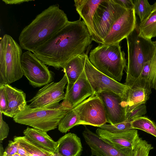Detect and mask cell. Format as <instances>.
Here are the masks:
<instances>
[{
  "label": "cell",
  "mask_w": 156,
  "mask_h": 156,
  "mask_svg": "<svg viewBox=\"0 0 156 156\" xmlns=\"http://www.w3.org/2000/svg\"><path fill=\"white\" fill-rule=\"evenodd\" d=\"M132 121L126 120L123 122L113 125L105 124L98 127L107 130L113 133H119L134 129L132 126Z\"/></svg>",
  "instance_id": "cell-28"
},
{
  "label": "cell",
  "mask_w": 156,
  "mask_h": 156,
  "mask_svg": "<svg viewBox=\"0 0 156 156\" xmlns=\"http://www.w3.org/2000/svg\"><path fill=\"white\" fill-rule=\"evenodd\" d=\"M22 156L17 153V154H15L12 155H7V156Z\"/></svg>",
  "instance_id": "cell-40"
},
{
  "label": "cell",
  "mask_w": 156,
  "mask_h": 156,
  "mask_svg": "<svg viewBox=\"0 0 156 156\" xmlns=\"http://www.w3.org/2000/svg\"><path fill=\"white\" fill-rule=\"evenodd\" d=\"M68 83L65 74L58 82H52L40 89L28 102L27 106L32 108H45L55 106L65 98L64 89Z\"/></svg>",
  "instance_id": "cell-10"
},
{
  "label": "cell",
  "mask_w": 156,
  "mask_h": 156,
  "mask_svg": "<svg viewBox=\"0 0 156 156\" xmlns=\"http://www.w3.org/2000/svg\"><path fill=\"white\" fill-rule=\"evenodd\" d=\"M30 0H2L6 4L18 5L20 4L25 2H28L30 1H34Z\"/></svg>",
  "instance_id": "cell-37"
},
{
  "label": "cell",
  "mask_w": 156,
  "mask_h": 156,
  "mask_svg": "<svg viewBox=\"0 0 156 156\" xmlns=\"http://www.w3.org/2000/svg\"></svg>",
  "instance_id": "cell-42"
},
{
  "label": "cell",
  "mask_w": 156,
  "mask_h": 156,
  "mask_svg": "<svg viewBox=\"0 0 156 156\" xmlns=\"http://www.w3.org/2000/svg\"></svg>",
  "instance_id": "cell-43"
},
{
  "label": "cell",
  "mask_w": 156,
  "mask_h": 156,
  "mask_svg": "<svg viewBox=\"0 0 156 156\" xmlns=\"http://www.w3.org/2000/svg\"><path fill=\"white\" fill-rule=\"evenodd\" d=\"M136 23L134 9H127L113 24L103 44L120 43L136 29Z\"/></svg>",
  "instance_id": "cell-13"
},
{
  "label": "cell",
  "mask_w": 156,
  "mask_h": 156,
  "mask_svg": "<svg viewBox=\"0 0 156 156\" xmlns=\"http://www.w3.org/2000/svg\"><path fill=\"white\" fill-rule=\"evenodd\" d=\"M8 108L3 114L13 118L19 112L26 108L27 104L26 95L22 90L12 87L9 84H5Z\"/></svg>",
  "instance_id": "cell-19"
},
{
  "label": "cell",
  "mask_w": 156,
  "mask_h": 156,
  "mask_svg": "<svg viewBox=\"0 0 156 156\" xmlns=\"http://www.w3.org/2000/svg\"><path fill=\"white\" fill-rule=\"evenodd\" d=\"M56 142L55 153L60 156H80L81 154L83 147L80 139L75 134L69 133Z\"/></svg>",
  "instance_id": "cell-20"
},
{
  "label": "cell",
  "mask_w": 156,
  "mask_h": 156,
  "mask_svg": "<svg viewBox=\"0 0 156 156\" xmlns=\"http://www.w3.org/2000/svg\"><path fill=\"white\" fill-rule=\"evenodd\" d=\"M82 134L91 149L92 156H133L134 153H127L115 148L86 127Z\"/></svg>",
  "instance_id": "cell-17"
},
{
  "label": "cell",
  "mask_w": 156,
  "mask_h": 156,
  "mask_svg": "<svg viewBox=\"0 0 156 156\" xmlns=\"http://www.w3.org/2000/svg\"><path fill=\"white\" fill-rule=\"evenodd\" d=\"M96 133L111 145L122 152L133 154V150L140 138L137 131L134 129L119 133H113L98 128Z\"/></svg>",
  "instance_id": "cell-14"
},
{
  "label": "cell",
  "mask_w": 156,
  "mask_h": 156,
  "mask_svg": "<svg viewBox=\"0 0 156 156\" xmlns=\"http://www.w3.org/2000/svg\"><path fill=\"white\" fill-rule=\"evenodd\" d=\"M124 84L128 88L125 98L122 100V105L126 114L139 105L146 103L151 93L152 88L148 80L140 76L136 78L126 77Z\"/></svg>",
  "instance_id": "cell-12"
},
{
  "label": "cell",
  "mask_w": 156,
  "mask_h": 156,
  "mask_svg": "<svg viewBox=\"0 0 156 156\" xmlns=\"http://www.w3.org/2000/svg\"><path fill=\"white\" fill-rule=\"evenodd\" d=\"M103 105L107 122L115 124L126 120L125 109L122 106V98L111 92H102L94 93Z\"/></svg>",
  "instance_id": "cell-15"
},
{
  "label": "cell",
  "mask_w": 156,
  "mask_h": 156,
  "mask_svg": "<svg viewBox=\"0 0 156 156\" xmlns=\"http://www.w3.org/2000/svg\"><path fill=\"white\" fill-rule=\"evenodd\" d=\"M127 9L113 0H103L99 5L93 18V28L99 44H103L113 24Z\"/></svg>",
  "instance_id": "cell-7"
},
{
  "label": "cell",
  "mask_w": 156,
  "mask_h": 156,
  "mask_svg": "<svg viewBox=\"0 0 156 156\" xmlns=\"http://www.w3.org/2000/svg\"><path fill=\"white\" fill-rule=\"evenodd\" d=\"M18 143L12 140L9 141L8 145L4 151L3 156L12 155L18 153Z\"/></svg>",
  "instance_id": "cell-34"
},
{
  "label": "cell",
  "mask_w": 156,
  "mask_h": 156,
  "mask_svg": "<svg viewBox=\"0 0 156 156\" xmlns=\"http://www.w3.org/2000/svg\"><path fill=\"white\" fill-rule=\"evenodd\" d=\"M9 128L8 125L3 119L2 113L0 111V143L6 138L8 135Z\"/></svg>",
  "instance_id": "cell-33"
},
{
  "label": "cell",
  "mask_w": 156,
  "mask_h": 156,
  "mask_svg": "<svg viewBox=\"0 0 156 156\" xmlns=\"http://www.w3.org/2000/svg\"><path fill=\"white\" fill-rule=\"evenodd\" d=\"M8 108L5 84H0V111L3 114L6 111Z\"/></svg>",
  "instance_id": "cell-32"
},
{
  "label": "cell",
  "mask_w": 156,
  "mask_h": 156,
  "mask_svg": "<svg viewBox=\"0 0 156 156\" xmlns=\"http://www.w3.org/2000/svg\"><path fill=\"white\" fill-rule=\"evenodd\" d=\"M153 149L151 144L140 138L133 150V156H149L150 151Z\"/></svg>",
  "instance_id": "cell-29"
},
{
  "label": "cell",
  "mask_w": 156,
  "mask_h": 156,
  "mask_svg": "<svg viewBox=\"0 0 156 156\" xmlns=\"http://www.w3.org/2000/svg\"><path fill=\"white\" fill-rule=\"evenodd\" d=\"M92 41L85 23L80 19L69 21L32 53L45 65L55 69H63L69 61L84 53Z\"/></svg>",
  "instance_id": "cell-1"
},
{
  "label": "cell",
  "mask_w": 156,
  "mask_h": 156,
  "mask_svg": "<svg viewBox=\"0 0 156 156\" xmlns=\"http://www.w3.org/2000/svg\"><path fill=\"white\" fill-rule=\"evenodd\" d=\"M87 55L83 53L78 55L71 59L66 65L63 69L68 79L66 90L72 87L84 70Z\"/></svg>",
  "instance_id": "cell-22"
},
{
  "label": "cell",
  "mask_w": 156,
  "mask_h": 156,
  "mask_svg": "<svg viewBox=\"0 0 156 156\" xmlns=\"http://www.w3.org/2000/svg\"><path fill=\"white\" fill-rule=\"evenodd\" d=\"M13 141L18 143L30 156H50L53 153L47 151L31 142L24 136H15Z\"/></svg>",
  "instance_id": "cell-24"
},
{
  "label": "cell",
  "mask_w": 156,
  "mask_h": 156,
  "mask_svg": "<svg viewBox=\"0 0 156 156\" xmlns=\"http://www.w3.org/2000/svg\"><path fill=\"white\" fill-rule=\"evenodd\" d=\"M50 156H60L58 154L56 153H54L51 154Z\"/></svg>",
  "instance_id": "cell-41"
},
{
  "label": "cell",
  "mask_w": 156,
  "mask_h": 156,
  "mask_svg": "<svg viewBox=\"0 0 156 156\" xmlns=\"http://www.w3.org/2000/svg\"><path fill=\"white\" fill-rule=\"evenodd\" d=\"M133 129L144 131L156 137V124L149 118L140 116L133 120L131 122Z\"/></svg>",
  "instance_id": "cell-25"
},
{
  "label": "cell",
  "mask_w": 156,
  "mask_h": 156,
  "mask_svg": "<svg viewBox=\"0 0 156 156\" xmlns=\"http://www.w3.org/2000/svg\"><path fill=\"white\" fill-rule=\"evenodd\" d=\"M4 151L3 148L2 146V145L1 143H0V156H3L4 153Z\"/></svg>",
  "instance_id": "cell-39"
},
{
  "label": "cell",
  "mask_w": 156,
  "mask_h": 156,
  "mask_svg": "<svg viewBox=\"0 0 156 156\" xmlns=\"http://www.w3.org/2000/svg\"><path fill=\"white\" fill-rule=\"evenodd\" d=\"M119 43L100 44L91 51L88 57L97 69L118 82L121 81L126 66L125 53Z\"/></svg>",
  "instance_id": "cell-3"
},
{
  "label": "cell",
  "mask_w": 156,
  "mask_h": 156,
  "mask_svg": "<svg viewBox=\"0 0 156 156\" xmlns=\"http://www.w3.org/2000/svg\"><path fill=\"white\" fill-rule=\"evenodd\" d=\"M69 22L58 4L50 6L22 30L19 37L21 48L32 52L43 45Z\"/></svg>",
  "instance_id": "cell-2"
},
{
  "label": "cell",
  "mask_w": 156,
  "mask_h": 156,
  "mask_svg": "<svg viewBox=\"0 0 156 156\" xmlns=\"http://www.w3.org/2000/svg\"><path fill=\"white\" fill-rule=\"evenodd\" d=\"M21 64L23 75L34 87H41L52 82L53 73L31 51L23 53Z\"/></svg>",
  "instance_id": "cell-8"
},
{
  "label": "cell",
  "mask_w": 156,
  "mask_h": 156,
  "mask_svg": "<svg viewBox=\"0 0 156 156\" xmlns=\"http://www.w3.org/2000/svg\"><path fill=\"white\" fill-rule=\"evenodd\" d=\"M17 154L22 156H30L25 149L19 143Z\"/></svg>",
  "instance_id": "cell-38"
},
{
  "label": "cell",
  "mask_w": 156,
  "mask_h": 156,
  "mask_svg": "<svg viewBox=\"0 0 156 156\" xmlns=\"http://www.w3.org/2000/svg\"><path fill=\"white\" fill-rule=\"evenodd\" d=\"M23 133L27 139L33 144L51 153L55 152L57 142L53 140L47 132L28 127Z\"/></svg>",
  "instance_id": "cell-21"
},
{
  "label": "cell",
  "mask_w": 156,
  "mask_h": 156,
  "mask_svg": "<svg viewBox=\"0 0 156 156\" xmlns=\"http://www.w3.org/2000/svg\"><path fill=\"white\" fill-rule=\"evenodd\" d=\"M146 108L145 104H142L137 106L131 112L126 114V120L133 121L145 114L147 113Z\"/></svg>",
  "instance_id": "cell-30"
},
{
  "label": "cell",
  "mask_w": 156,
  "mask_h": 156,
  "mask_svg": "<svg viewBox=\"0 0 156 156\" xmlns=\"http://www.w3.org/2000/svg\"><path fill=\"white\" fill-rule=\"evenodd\" d=\"M148 80L152 88L156 90V51L151 60Z\"/></svg>",
  "instance_id": "cell-31"
},
{
  "label": "cell",
  "mask_w": 156,
  "mask_h": 156,
  "mask_svg": "<svg viewBox=\"0 0 156 156\" xmlns=\"http://www.w3.org/2000/svg\"><path fill=\"white\" fill-rule=\"evenodd\" d=\"M22 48L10 35H4L0 42V84H9L23 77Z\"/></svg>",
  "instance_id": "cell-5"
},
{
  "label": "cell",
  "mask_w": 156,
  "mask_h": 156,
  "mask_svg": "<svg viewBox=\"0 0 156 156\" xmlns=\"http://www.w3.org/2000/svg\"><path fill=\"white\" fill-rule=\"evenodd\" d=\"M79 120L78 115L73 109L61 120L58 126V130L62 133H66L75 126L78 125Z\"/></svg>",
  "instance_id": "cell-26"
},
{
  "label": "cell",
  "mask_w": 156,
  "mask_h": 156,
  "mask_svg": "<svg viewBox=\"0 0 156 156\" xmlns=\"http://www.w3.org/2000/svg\"><path fill=\"white\" fill-rule=\"evenodd\" d=\"M126 39L128 54L126 77L137 78L144 64L153 57L156 51V41L139 36L136 29Z\"/></svg>",
  "instance_id": "cell-6"
},
{
  "label": "cell",
  "mask_w": 156,
  "mask_h": 156,
  "mask_svg": "<svg viewBox=\"0 0 156 156\" xmlns=\"http://www.w3.org/2000/svg\"><path fill=\"white\" fill-rule=\"evenodd\" d=\"M116 3L125 8L134 9L133 0H113Z\"/></svg>",
  "instance_id": "cell-35"
},
{
  "label": "cell",
  "mask_w": 156,
  "mask_h": 156,
  "mask_svg": "<svg viewBox=\"0 0 156 156\" xmlns=\"http://www.w3.org/2000/svg\"><path fill=\"white\" fill-rule=\"evenodd\" d=\"M94 93L84 69L72 87L66 90L65 98L62 102L65 106L73 109Z\"/></svg>",
  "instance_id": "cell-16"
},
{
  "label": "cell",
  "mask_w": 156,
  "mask_h": 156,
  "mask_svg": "<svg viewBox=\"0 0 156 156\" xmlns=\"http://www.w3.org/2000/svg\"><path fill=\"white\" fill-rule=\"evenodd\" d=\"M72 109L62 102L45 108H32L27 105L13 119L16 123L47 132L56 128L62 119Z\"/></svg>",
  "instance_id": "cell-4"
},
{
  "label": "cell",
  "mask_w": 156,
  "mask_h": 156,
  "mask_svg": "<svg viewBox=\"0 0 156 156\" xmlns=\"http://www.w3.org/2000/svg\"><path fill=\"white\" fill-rule=\"evenodd\" d=\"M73 109L79 117L78 125H90L98 127L107 122L103 103L94 93Z\"/></svg>",
  "instance_id": "cell-11"
},
{
  "label": "cell",
  "mask_w": 156,
  "mask_h": 156,
  "mask_svg": "<svg viewBox=\"0 0 156 156\" xmlns=\"http://www.w3.org/2000/svg\"><path fill=\"white\" fill-rule=\"evenodd\" d=\"M103 0H75L76 10L86 25L92 41L99 43L93 26V18L97 8Z\"/></svg>",
  "instance_id": "cell-18"
},
{
  "label": "cell",
  "mask_w": 156,
  "mask_h": 156,
  "mask_svg": "<svg viewBox=\"0 0 156 156\" xmlns=\"http://www.w3.org/2000/svg\"><path fill=\"white\" fill-rule=\"evenodd\" d=\"M135 14L139 16L140 22L144 20L152 11L154 5L149 4L147 0H133Z\"/></svg>",
  "instance_id": "cell-27"
},
{
  "label": "cell",
  "mask_w": 156,
  "mask_h": 156,
  "mask_svg": "<svg viewBox=\"0 0 156 156\" xmlns=\"http://www.w3.org/2000/svg\"><path fill=\"white\" fill-rule=\"evenodd\" d=\"M153 9L148 16L140 22L138 27L139 36L146 39L151 40L156 35V2L153 4Z\"/></svg>",
  "instance_id": "cell-23"
},
{
  "label": "cell",
  "mask_w": 156,
  "mask_h": 156,
  "mask_svg": "<svg viewBox=\"0 0 156 156\" xmlns=\"http://www.w3.org/2000/svg\"><path fill=\"white\" fill-rule=\"evenodd\" d=\"M151 60L144 64L140 77L148 80L150 73Z\"/></svg>",
  "instance_id": "cell-36"
},
{
  "label": "cell",
  "mask_w": 156,
  "mask_h": 156,
  "mask_svg": "<svg viewBox=\"0 0 156 156\" xmlns=\"http://www.w3.org/2000/svg\"><path fill=\"white\" fill-rule=\"evenodd\" d=\"M84 71L94 93L111 92L119 95L122 100L125 98L128 87L97 69L90 62L87 55L84 64Z\"/></svg>",
  "instance_id": "cell-9"
}]
</instances>
